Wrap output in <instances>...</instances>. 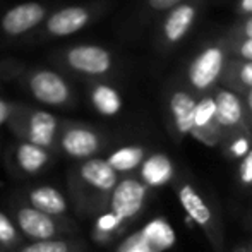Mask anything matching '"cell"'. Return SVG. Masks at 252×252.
<instances>
[{
	"mask_svg": "<svg viewBox=\"0 0 252 252\" xmlns=\"http://www.w3.org/2000/svg\"><path fill=\"white\" fill-rule=\"evenodd\" d=\"M30 201L34 208L47 213V215H62L67 209L65 197L50 186H43L31 190Z\"/></svg>",
	"mask_w": 252,
	"mask_h": 252,
	"instance_id": "19",
	"label": "cell"
},
{
	"mask_svg": "<svg viewBox=\"0 0 252 252\" xmlns=\"http://www.w3.org/2000/svg\"><path fill=\"white\" fill-rule=\"evenodd\" d=\"M17 223L26 235L36 240H47L55 235V223L47 213L36 208H23L17 213Z\"/></svg>",
	"mask_w": 252,
	"mask_h": 252,
	"instance_id": "15",
	"label": "cell"
},
{
	"mask_svg": "<svg viewBox=\"0 0 252 252\" xmlns=\"http://www.w3.org/2000/svg\"><path fill=\"white\" fill-rule=\"evenodd\" d=\"M120 221L122 220L119 218V216L115 215V213H106V215H103L100 220H98L96 226L100 232H112V230H115L117 226L120 225Z\"/></svg>",
	"mask_w": 252,
	"mask_h": 252,
	"instance_id": "28",
	"label": "cell"
},
{
	"mask_svg": "<svg viewBox=\"0 0 252 252\" xmlns=\"http://www.w3.org/2000/svg\"><path fill=\"white\" fill-rule=\"evenodd\" d=\"M233 53L237 55V59L252 60V38L239 34V38L233 43Z\"/></svg>",
	"mask_w": 252,
	"mask_h": 252,
	"instance_id": "26",
	"label": "cell"
},
{
	"mask_svg": "<svg viewBox=\"0 0 252 252\" xmlns=\"http://www.w3.org/2000/svg\"><path fill=\"white\" fill-rule=\"evenodd\" d=\"M199 5L194 2H180L163 17L161 28H159V45L161 47H173L177 45L192 28L197 17Z\"/></svg>",
	"mask_w": 252,
	"mask_h": 252,
	"instance_id": "8",
	"label": "cell"
},
{
	"mask_svg": "<svg viewBox=\"0 0 252 252\" xmlns=\"http://www.w3.org/2000/svg\"><path fill=\"white\" fill-rule=\"evenodd\" d=\"M223 81L235 90H249L252 88V60L235 59L225 65L221 74Z\"/></svg>",
	"mask_w": 252,
	"mask_h": 252,
	"instance_id": "20",
	"label": "cell"
},
{
	"mask_svg": "<svg viewBox=\"0 0 252 252\" xmlns=\"http://www.w3.org/2000/svg\"><path fill=\"white\" fill-rule=\"evenodd\" d=\"M180 2H184V0H143L137 19H139V23H146L151 17L166 12V10H170Z\"/></svg>",
	"mask_w": 252,
	"mask_h": 252,
	"instance_id": "23",
	"label": "cell"
},
{
	"mask_svg": "<svg viewBox=\"0 0 252 252\" xmlns=\"http://www.w3.org/2000/svg\"><path fill=\"white\" fill-rule=\"evenodd\" d=\"M237 10H239L242 16H251L252 14V0H239V3H237Z\"/></svg>",
	"mask_w": 252,
	"mask_h": 252,
	"instance_id": "33",
	"label": "cell"
},
{
	"mask_svg": "<svg viewBox=\"0 0 252 252\" xmlns=\"http://www.w3.org/2000/svg\"><path fill=\"white\" fill-rule=\"evenodd\" d=\"M141 233L155 251H165L175 244V233L170 228L168 223L163 220H153L144 226Z\"/></svg>",
	"mask_w": 252,
	"mask_h": 252,
	"instance_id": "21",
	"label": "cell"
},
{
	"mask_svg": "<svg viewBox=\"0 0 252 252\" xmlns=\"http://www.w3.org/2000/svg\"><path fill=\"white\" fill-rule=\"evenodd\" d=\"M21 132L26 136V141L34 143L41 148H50L55 144L57 132H59V119L52 112L38 108H24L16 106L10 119Z\"/></svg>",
	"mask_w": 252,
	"mask_h": 252,
	"instance_id": "5",
	"label": "cell"
},
{
	"mask_svg": "<svg viewBox=\"0 0 252 252\" xmlns=\"http://www.w3.org/2000/svg\"><path fill=\"white\" fill-rule=\"evenodd\" d=\"M197 100L190 93L177 90L168 98V110L173 120V127L180 136L190 134L194 126V110Z\"/></svg>",
	"mask_w": 252,
	"mask_h": 252,
	"instance_id": "13",
	"label": "cell"
},
{
	"mask_svg": "<svg viewBox=\"0 0 252 252\" xmlns=\"http://www.w3.org/2000/svg\"><path fill=\"white\" fill-rule=\"evenodd\" d=\"M88 98L94 110L103 117H115L124 106L122 94L106 79L88 81Z\"/></svg>",
	"mask_w": 252,
	"mask_h": 252,
	"instance_id": "12",
	"label": "cell"
},
{
	"mask_svg": "<svg viewBox=\"0 0 252 252\" xmlns=\"http://www.w3.org/2000/svg\"><path fill=\"white\" fill-rule=\"evenodd\" d=\"M81 177L98 190H112L117 186V172L106 159L91 158L81 165Z\"/></svg>",
	"mask_w": 252,
	"mask_h": 252,
	"instance_id": "16",
	"label": "cell"
},
{
	"mask_svg": "<svg viewBox=\"0 0 252 252\" xmlns=\"http://www.w3.org/2000/svg\"><path fill=\"white\" fill-rule=\"evenodd\" d=\"M144 182L148 186L158 187L166 184L173 175V165L165 155H153L148 159H143V168H141Z\"/></svg>",
	"mask_w": 252,
	"mask_h": 252,
	"instance_id": "17",
	"label": "cell"
},
{
	"mask_svg": "<svg viewBox=\"0 0 252 252\" xmlns=\"http://www.w3.org/2000/svg\"><path fill=\"white\" fill-rule=\"evenodd\" d=\"M240 179L244 184H252V150L244 156V161L240 165Z\"/></svg>",
	"mask_w": 252,
	"mask_h": 252,
	"instance_id": "29",
	"label": "cell"
},
{
	"mask_svg": "<svg viewBox=\"0 0 252 252\" xmlns=\"http://www.w3.org/2000/svg\"><path fill=\"white\" fill-rule=\"evenodd\" d=\"M119 252H158V251L153 249L150 246V242L143 237V233H137L132 239L127 240Z\"/></svg>",
	"mask_w": 252,
	"mask_h": 252,
	"instance_id": "25",
	"label": "cell"
},
{
	"mask_svg": "<svg viewBox=\"0 0 252 252\" xmlns=\"http://www.w3.org/2000/svg\"><path fill=\"white\" fill-rule=\"evenodd\" d=\"M50 63L67 74L84 81L108 79L117 69V59L110 48L98 43H70L53 50Z\"/></svg>",
	"mask_w": 252,
	"mask_h": 252,
	"instance_id": "3",
	"label": "cell"
},
{
	"mask_svg": "<svg viewBox=\"0 0 252 252\" xmlns=\"http://www.w3.org/2000/svg\"><path fill=\"white\" fill-rule=\"evenodd\" d=\"M21 252H69L65 242H60V240H41V242L31 244V246L24 247Z\"/></svg>",
	"mask_w": 252,
	"mask_h": 252,
	"instance_id": "24",
	"label": "cell"
},
{
	"mask_svg": "<svg viewBox=\"0 0 252 252\" xmlns=\"http://www.w3.org/2000/svg\"><path fill=\"white\" fill-rule=\"evenodd\" d=\"M190 136L208 146H215L220 139H223L221 130L215 120V98L213 96H204L196 103Z\"/></svg>",
	"mask_w": 252,
	"mask_h": 252,
	"instance_id": "11",
	"label": "cell"
},
{
	"mask_svg": "<svg viewBox=\"0 0 252 252\" xmlns=\"http://www.w3.org/2000/svg\"><path fill=\"white\" fill-rule=\"evenodd\" d=\"M226 65V50L223 45H208L194 57L187 69V79L196 91H208L221 77Z\"/></svg>",
	"mask_w": 252,
	"mask_h": 252,
	"instance_id": "6",
	"label": "cell"
},
{
	"mask_svg": "<svg viewBox=\"0 0 252 252\" xmlns=\"http://www.w3.org/2000/svg\"><path fill=\"white\" fill-rule=\"evenodd\" d=\"M246 120L249 124V127L252 129V88H249L246 93Z\"/></svg>",
	"mask_w": 252,
	"mask_h": 252,
	"instance_id": "32",
	"label": "cell"
},
{
	"mask_svg": "<svg viewBox=\"0 0 252 252\" xmlns=\"http://www.w3.org/2000/svg\"><path fill=\"white\" fill-rule=\"evenodd\" d=\"M16 106H17L16 103L7 101V100H3V98L0 96V126H2V124H5L7 120L10 119V115L14 113Z\"/></svg>",
	"mask_w": 252,
	"mask_h": 252,
	"instance_id": "30",
	"label": "cell"
},
{
	"mask_svg": "<svg viewBox=\"0 0 252 252\" xmlns=\"http://www.w3.org/2000/svg\"><path fill=\"white\" fill-rule=\"evenodd\" d=\"M247 146H249V143H247L246 137H237V139L232 143V146H230V151H232L235 156H242L247 153Z\"/></svg>",
	"mask_w": 252,
	"mask_h": 252,
	"instance_id": "31",
	"label": "cell"
},
{
	"mask_svg": "<svg viewBox=\"0 0 252 252\" xmlns=\"http://www.w3.org/2000/svg\"><path fill=\"white\" fill-rule=\"evenodd\" d=\"M239 34H240V36L252 38V14L242 23V26H240V30H239Z\"/></svg>",
	"mask_w": 252,
	"mask_h": 252,
	"instance_id": "34",
	"label": "cell"
},
{
	"mask_svg": "<svg viewBox=\"0 0 252 252\" xmlns=\"http://www.w3.org/2000/svg\"><path fill=\"white\" fill-rule=\"evenodd\" d=\"M179 199H180V204H182L184 211L187 213V216H189L194 223L202 226L206 232L215 230L213 228V226H215V220H213L211 209L206 204V201L194 190L192 186L184 184L179 190Z\"/></svg>",
	"mask_w": 252,
	"mask_h": 252,
	"instance_id": "14",
	"label": "cell"
},
{
	"mask_svg": "<svg viewBox=\"0 0 252 252\" xmlns=\"http://www.w3.org/2000/svg\"><path fill=\"white\" fill-rule=\"evenodd\" d=\"M16 161L26 173H36L47 165L48 153L47 148H41L30 141L17 144L16 150Z\"/></svg>",
	"mask_w": 252,
	"mask_h": 252,
	"instance_id": "18",
	"label": "cell"
},
{
	"mask_svg": "<svg viewBox=\"0 0 252 252\" xmlns=\"http://www.w3.org/2000/svg\"><path fill=\"white\" fill-rule=\"evenodd\" d=\"M60 146L72 158H90L100 150L101 137L91 127L72 124L60 134Z\"/></svg>",
	"mask_w": 252,
	"mask_h": 252,
	"instance_id": "9",
	"label": "cell"
},
{
	"mask_svg": "<svg viewBox=\"0 0 252 252\" xmlns=\"http://www.w3.org/2000/svg\"><path fill=\"white\" fill-rule=\"evenodd\" d=\"M53 7L55 5L47 0H26L10 5L0 12V36L7 41L21 43L43 23Z\"/></svg>",
	"mask_w": 252,
	"mask_h": 252,
	"instance_id": "4",
	"label": "cell"
},
{
	"mask_svg": "<svg viewBox=\"0 0 252 252\" xmlns=\"http://www.w3.org/2000/svg\"><path fill=\"white\" fill-rule=\"evenodd\" d=\"M213 98H215V120L223 137L246 132L249 129L246 120V110L235 91L218 90V93Z\"/></svg>",
	"mask_w": 252,
	"mask_h": 252,
	"instance_id": "7",
	"label": "cell"
},
{
	"mask_svg": "<svg viewBox=\"0 0 252 252\" xmlns=\"http://www.w3.org/2000/svg\"><path fill=\"white\" fill-rule=\"evenodd\" d=\"M110 0H90L81 3H67L55 5L45 17V21L28 34L21 45L36 47V45L50 43V41L65 40L69 36L88 30L91 24L101 19L110 9Z\"/></svg>",
	"mask_w": 252,
	"mask_h": 252,
	"instance_id": "2",
	"label": "cell"
},
{
	"mask_svg": "<svg viewBox=\"0 0 252 252\" xmlns=\"http://www.w3.org/2000/svg\"><path fill=\"white\" fill-rule=\"evenodd\" d=\"M144 197H146V186L134 179H126L113 187L112 211L120 220L132 218L141 211Z\"/></svg>",
	"mask_w": 252,
	"mask_h": 252,
	"instance_id": "10",
	"label": "cell"
},
{
	"mask_svg": "<svg viewBox=\"0 0 252 252\" xmlns=\"http://www.w3.org/2000/svg\"><path fill=\"white\" fill-rule=\"evenodd\" d=\"M16 239V228L3 213H0V242L10 244Z\"/></svg>",
	"mask_w": 252,
	"mask_h": 252,
	"instance_id": "27",
	"label": "cell"
},
{
	"mask_svg": "<svg viewBox=\"0 0 252 252\" xmlns=\"http://www.w3.org/2000/svg\"><path fill=\"white\" fill-rule=\"evenodd\" d=\"M144 159V150L139 146H124L113 151L106 161L113 166L115 172H130L139 166Z\"/></svg>",
	"mask_w": 252,
	"mask_h": 252,
	"instance_id": "22",
	"label": "cell"
},
{
	"mask_svg": "<svg viewBox=\"0 0 252 252\" xmlns=\"http://www.w3.org/2000/svg\"><path fill=\"white\" fill-rule=\"evenodd\" d=\"M0 77L17 81L19 86L41 105L53 108H69L76 105L77 94L69 76L57 67L7 62L0 65Z\"/></svg>",
	"mask_w": 252,
	"mask_h": 252,
	"instance_id": "1",
	"label": "cell"
}]
</instances>
